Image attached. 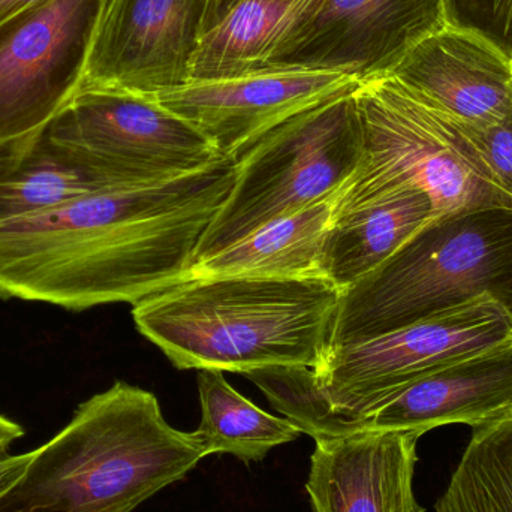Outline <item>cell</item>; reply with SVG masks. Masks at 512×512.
I'll return each mask as SVG.
<instances>
[{"label":"cell","mask_w":512,"mask_h":512,"mask_svg":"<svg viewBox=\"0 0 512 512\" xmlns=\"http://www.w3.org/2000/svg\"><path fill=\"white\" fill-rule=\"evenodd\" d=\"M447 24L444 0H319L265 69L339 72L366 83L391 75Z\"/></svg>","instance_id":"obj_10"},{"label":"cell","mask_w":512,"mask_h":512,"mask_svg":"<svg viewBox=\"0 0 512 512\" xmlns=\"http://www.w3.org/2000/svg\"><path fill=\"white\" fill-rule=\"evenodd\" d=\"M511 339L512 313L496 298L483 295L399 330L331 349L315 370L333 412L325 438L354 432L357 418L394 388Z\"/></svg>","instance_id":"obj_7"},{"label":"cell","mask_w":512,"mask_h":512,"mask_svg":"<svg viewBox=\"0 0 512 512\" xmlns=\"http://www.w3.org/2000/svg\"><path fill=\"white\" fill-rule=\"evenodd\" d=\"M204 457L200 436L174 429L155 394L117 381L33 451L0 512H134Z\"/></svg>","instance_id":"obj_3"},{"label":"cell","mask_w":512,"mask_h":512,"mask_svg":"<svg viewBox=\"0 0 512 512\" xmlns=\"http://www.w3.org/2000/svg\"><path fill=\"white\" fill-rule=\"evenodd\" d=\"M438 216L429 195L417 189L388 192L334 216L322 254V276L340 291L349 288Z\"/></svg>","instance_id":"obj_17"},{"label":"cell","mask_w":512,"mask_h":512,"mask_svg":"<svg viewBox=\"0 0 512 512\" xmlns=\"http://www.w3.org/2000/svg\"><path fill=\"white\" fill-rule=\"evenodd\" d=\"M105 0H45L0 29V146L35 134L74 98Z\"/></svg>","instance_id":"obj_8"},{"label":"cell","mask_w":512,"mask_h":512,"mask_svg":"<svg viewBox=\"0 0 512 512\" xmlns=\"http://www.w3.org/2000/svg\"><path fill=\"white\" fill-rule=\"evenodd\" d=\"M45 131L143 182L183 176L222 158L192 123L155 96L123 90L78 92Z\"/></svg>","instance_id":"obj_9"},{"label":"cell","mask_w":512,"mask_h":512,"mask_svg":"<svg viewBox=\"0 0 512 512\" xmlns=\"http://www.w3.org/2000/svg\"><path fill=\"white\" fill-rule=\"evenodd\" d=\"M200 436L207 456L230 454L245 463L261 462L273 448L297 441L300 427L274 417L231 387L219 370H198Z\"/></svg>","instance_id":"obj_20"},{"label":"cell","mask_w":512,"mask_h":512,"mask_svg":"<svg viewBox=\"0 0 512 512\" xmlns=\"http://www.w3.org/2000/svg\"><path fill=\"white\" fill-rule=\"evenodd\" d=\"M457 123L490 176L512 197V117L481 126Z\"/></svg>","instance_id":"obj_23"},{"label":"cell","mask_w":512,"mask_h":512,"mask_svg":"<svg viewBox=\"0 0 512 512\" xmlns=\"http://www.w3.org/2000/svg\"><path fill=\"white\" fill-rule=\"evenodd\" d=\"M143 182L89 153L51 140L45 128L0 146V224L81 195Z\"/></svg>","instance_id":"obj_16"},{"label":"cell","mask_w":512,"mask_h":512,"mask_svg":"<svg viewBox=\"0 0 512 512\" xmlns=\"http://www.w3.org/2000/svg\"><path fill=\"white\" fill-rule=\"evenodd\" d=\"M44 2L45 0H0V29Z\"/></svg>","instance_id":"obj_25"},{"label":"cell","mask_w":512,"mask_h":512,"mask_svg":"<svg viewBox=\"0 0 512 512\" xmlns=\"http://www.w3.org/2000/svg\"><path fill=\"white\" fill-rule=\"evenodd\" d=\"M334 203L322 201L262 225L236 245L198 262L189 277H324L322 254L333 224Z\"/></svg>","instance_id":"obj_18"},{"label":"cell","mask_w":512,"mask_h":512,"mask_svg":"<svg viewBox=\"0 0 512 512\" xmlns=\"http://www.w3.org/2000/svg\"><path fill=\"white\" fill-rule=\"evenodd\" d=\"M355 92L291 117L236 156L233 189L204 233L195 265L280 216L342 194L363 158Z\"/></svg>","instance_id":"obj_6"},{"label":"cell","mask_w":512,"mask_h":512,"mask_svg":"<svg viewBox=\"0 0 512 512\" xmlns=\"http://www.w3.org/2000/svg\"><path fill=\"white\" fill-rule=\"evenodd\" d=\"M239 2L242 0H210L207 8L206 32L216 26Z\"/></svg>","instance_id":"obj_26"},{"label":"cell","mask_w":512,"mask_h":512,"mask_svg":"<svg viewBox=\"0 0 512 512\" xmlns=\"http://www.w3.org/2000/svg\"><path fill=\"white\" fill-rule=\"evenodd\" d=\"M436 512H512V408L477 427Z\"/></svg>","instance_id":"obj_21"},{"label":"cell","mask_w":512,"mask_h":512,"mask_svg":"<svg viewBox=\"0 0 512 512\" xmlns=\"http://www.w3.org/2000/svg\"><path fill=\"white\" fill-rule=\"evenodd\" d=\"M451 26L484 36L512 57V0H444Z\"/></svg>","instance_id":"obj_22"},{"label":"cell","mask_w":512,"mask_h":512,"mask_svg":"<svg viewBox=\"0 0 512 512\" xmlns=\"http://www.w3.org/2000/svg\"><path fill=\"white\" fill-rule=\"evenodd\" d=\"M420 438L355 432L316 439L306 483L313 512H426L414 493Z\"/></svg>","instance_id":"obj_15"},{"label":"cell","mask_w":512,"mask_h":512,"mask_svg":"<svg viewBox=\"0 0 512 512\" xmlns=\"http://www.w3.org/2000/svg\"><path fill=\"white\" fill-rule=\"evenodd\" d=\"M340 294L321 276L188 277L132 304V318L180 370H318L331 352Z\"/></svg>","instance_id":"obj_2"},{"label":"cell","mask_w":512,"mask_h":512,"mask_svg":"<svg viewBox=\"0 0 512 512\" xmlns=\"http://www.w3.org/2000/svg\"><path fill=\"white\" fill-rule=\"evenodd\" d=\"M388 77L466 125L512 117V57L472 30L447 24L423 39Z\"/></svg>","instance_id":"obj_14"},{"label":"cell","mask_w":512,"mask_h":512,"mask_svg":"<svg viewBox=\"0 0 512 512\" xmlns=\"http://www.w3.org/2000/svg\"><path fill=\"white\" fill-rule=\"evenodd\" d=\"M355 98L363 123V158L336 198L334 216L399 189L429 195L439 216L512 209L511 195L490 176L456 120L393 77L361 83Z\"/></svg>","instance_id":"obj_5"},{"label":"cell","mask_w":512,"mask_h":512,"mask_svg":"<svg viewBox=\"0 0 512 512\" xmlns=\"http://www.w3.org/2000/svg\"><path fill=\"white\" fill-rule=\"evenodd\" d=\"M360 81L339 72L264 69L221 80L189 81L155 98L195 126L222 158L328 99L355 92Z\"/></svg>","instance_id":"obj_12"},{"label":"cell","mask_w":512,"mask_h":512,"mask_svg":"<svg viewBox=\"0 0 512 512\" xmlns=\"http://www.w3.org/2000/svg\"><path fill=\"white\" fill-rule=\"evenodd\" d=\"M319 0H242L204 33L191 80L264 71L271 54Z\"/></svg>","instance_id":"obj_19"},{"label":"cell","mask_w":512,"mask_h":512,"mask_svg":"<svg viewBox=\"0 0 512 512\" xmlns=\"http://www.w3.org/2000/svg\"><path fill=\"white\" fill-rule=\"evenodd\" d=\"M209 2L105 0L78 92L123 90L156 96L189 83L206 33Z\"/></svg>","instance_id":"obj_11"},{"label":"cell","mask_w":512,"mask_h":512,"mask_svg":"<svg viewBox=\"0 0 512 512\" xmlns=\"http://www.w3.org/2000/svg\"><path fill=\"white\" fill-rule=\"evenodd\" d=\"M483 295L512 313V209L438 216L340 294L331 349L399 330Z\"/></svg>","instance_id":"obj_4"},{"label":"cell","mask_w":512,"mask_h":512,"mask_svg":"<svg viewBox=\"0 0 512 512\" xmlns=\"http://www.w3.org/2000/svg\"><path fill=\"white\" fill-rule=\"evenodd\" d=\"M32 457L33 451L14 456L8 453V448L0 447V498L17 483Z\"/></svg>","instance_id":"obj_24"},{"label":"cell","mask_w":512,"mask_h":512,"mask_svg":"<svg viewBox=\"0 0 512 512\" xmlns=\"http://www.w3.org/2000/svg\"><path fill=\"white\" fill-rule=\"evenodd\" d=\"M236 159L162 182L81 195L0 224V298L66 310L135 304L191 276Z\"/></svg>","instance_id":"obj_1"},{"label":"cell","mask_w":512,"mask_h":512,"mask_svg":"<svg viewBox=\"0 0 512 512\" xmlns=\"http://www.w3.org/2000/svg\"><path fill=\"white\" fill-rule=\"evenodd\" d=\"M23 435L24 430L18 424L0 415V447L8 448L12 442L17 441Z\"/></svg>","instance_id":"obj_27"},{"label":"cell","mask_w":512,"mask_h":512,"mask_svg":"<svg viewBox=\"0 0 512 512\" xmlns=\"http://www.w3.org/2000/svg\"><path fill=\"white\" fill-rule=\"evenodd\" d=\"M512 408V339L442 364L394 388L355 421L354 432L477 429Z\"/></svg>","instance_id":"obj_13"}]
</instances>
